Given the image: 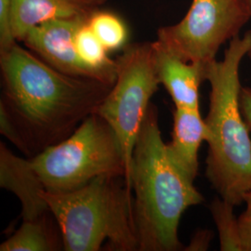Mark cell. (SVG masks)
Returning a JSON list of instances; mask_svg holds the SVG:
<instances>
[{
  "mask_svg": "<svg viewBox=\"0 0 251 251\" xmlns=\"http://www.w3.org/2000/svg\"><path fill=\"white\" fill-rule=\"evenodd\" d=\"M0 132L18 150L28 157L26 144L17 126L14 124V122L9 117L8 111L2 103H0Z\"/></svg>",
  "mask_w": 251,
  "mask_h": 251,
  "instance_id": "e0dca14e",
  "label": "cell"
},
{
  "mask_svg": "<svg viewBox=\"0 0 251 251\" xmlns=\"http://www.w3.org/2000/svg\"><path fill=\"white\" fill-rule=\"evenodd\" d=\"M251 18L243 0H193L178 24L157 31L156 41L185 62L207 66Z\"/></svg>",
  "mask_w": 251,
  "mask_h": 251,
  "instance_id": "52a82bcc",
  "label": "cell"
},
{
  "mask_svg": "<svg viewBox=\"0 0 251 251\" xmlns=\"http://www.w3.org/2000/svg\"><path fill=\"white\" fill-rule=\"evenodd\" d=\"M106 0H11L13 35L23 41L34 27L55 19H89Z\"/></svg>",
  "mask_w": 251,
  "mask_h": 251,
  "instance_id": "8fae6325",
  "label": "cell"
},
{
  "mask_svg": "<svg viewBox=\"0 0 251 251\" xmlns=\"http://www.w3.org/2000/svg\"><path fill=\"white\" fill-rule=\"evenodd\" d=\"M117 79L95 114L114 130L125 164V181L132 192L131 162L135 144L160 85L154 65L152 43L126 46L117 60Z\"/></svg>",
  "mask_w": 251,
  "mask_h": 251,
  "instance_id": "8992f818",
  "label": "cell"
},
{
  "mask_svg": "<svg viewBox=\"0 0 251 251\" xmlns=\"http://www.w3.org/2000/svg\"><path fill=\"white\" fill-rule=\"evenodd\" d=\"M158 109L151 103L138 135L131 162L138 251L184 250L178 235L181 216L204 198L194 181L171 161L162 139Z\"/></svg>",
  "mask_w": 251,
  "mask_h": 251,
  "instance_id": "7a4b0ae2",
  "label": "cell"
},
{
  "mask_svg": "<svg viewBox=\"0 0 251 251\" xmlns=\"http://www.w3.org/2000/svg\"><path fill=\"white\" fill-rule=\"evenodd\" d=\"M248 57H249V58H250V59H251V51H250V52H249V54H248Z\"/></svg>",
  "mask_w": 251,
  "mask_h": 251,
  "instance_id": "603a6c76",
  "label": "cell"
},
{
  "mask_svg": "<svg viewBox=\"0 0 251 251\" xmlns=\"http://www.w3.org/2000/svg\"><path fill=\"white\" fill-rule=\"evenodd\" d=\"M244 2H245V4L247 5V7H248V9L249 10L251 11V0H243Z\"/></svg>",
  "mask_w": 251,
  "mask_h": 251,
  "instance_id": "7402d4cb",
  "label": "cell"
},
{
  "mask_svg": "<svg viewBox=\"0 0 251 251\" xmlns=\"http://www.w3.org/2000/svg\"><path fill=\"white\" fill-rule=\"evenodd\" d=\"M234 205L219 197L210 203L209 210L215 223L222 251H242L238 218L233 212Z\"/></svg>",
  "mask_w": 251,
  "mask_h": 251,
  "instance_id": "9a60e30c",
  "label": "cell"
},
{
  "mask_svg": "<svg viewBox=\"0 0 251 251\" xmlns=\"http://www.w3.org/2000/svg\"><path fill=\"white\" fill-rule=\"evenodd\" d=\"M88 20L55 19L48 21L32 28L22 42L29 50L60 72L73 76L96 79L110 85L100 73L83 63L76 52L75 32Z\"/></svg>",
  "mask_w": 251,
  "mask_h": 251,
  "instance_id": "ba28073f",
  "label": "cell"
},
{
  "mask_svg": "<svg viewBox=\"0 0 251 251\" xmlns=\"http://www.w3.org/2000/svg\"><path fill=\"white\" fill-rule=\"evenodd\" d=\"M30 160L46 191L51 193L71 192L100 176L125 179V164L117 136L95 113L63 142Z\"/></svg>",
  "mask_w": 251,
  "mask_h": 251,
  "instance_id": "5b68a950",
  "label": "cell"
},
{
  "mask_svg": "<svg viewBox=\"0 0 251 251\" xmlns=\"http://www.w3.org/2000/svg\"><path fill=\"white\" fill-rule=\"evenodd\" d=\"M64 251L59 225L50 211L34 220L23 221L18 230L0 245L1 251Z\"/></svg>",
  "mask_w": 251,
  "mask_h": 251,
  "instance_id": "4fadbf2b",
  "label": "cell"
},
{
  "mask_svg": "<svg viewBox=\"0 0 251 251\" xmlns=\"http://www.w3.org/2000/svg\"><path fill=\"white\" fill-rule=\"evenodd\" d=\"M251 50V30L234 36L224 59L206 66L210 94L205 118L208 128L206 177L218 195L235 206L242 204L251 189V131L239 102V68Z\"/></svg>",
  "mask_w": 251,
  "mask_h": 251,
  "instance_id": "3957f363",
  "label": "cell"
},
{
  "mask_svg": "<svg viewBox=\"0 0 251 251\" xmlns=\"http://www.w3.org/2000/svg\"><path fill=\"white\" fill-rule=\"evenodd\" d=\"M246 209L238 217L242 251H251V189L245 195Z\"/></svg>",
  "mask_w": 251,
  "mask_h": 251,
  "instance_id": "d6986e66",
  "label": "cell"
},
{
  "mask_svg": "<svg viewBox=\"0 0 251 251\" xmlns=\"http://www.w3.org/2000/svg\"><path fill=\"white\" fill-rule=\"evenodd\" d=\"M88 24L108 51L125 47L127 29L124 22L116 14L98 9L91 14Z\"/></svg>",
  "mask_w": 251,
  "mask_h": 251,
  "instance_id": "2e32d148",
  "label": "cell"
},
{
  "mask_svg": "<svg viewBox=\"0 0 251 251\" xmlns=\"http://www.w3.org/2000/svg\"><path fill=\"white\" fill-rule=\"evenodd\" d=\"M207 137L208 128L200 109L174 108L172 139L166 149L173 164L192 181L198 175L199 150Z\"/></svg>",
  "mask_w": 251,
  "mask_h": 251,
  "instance_id": "7c38bea8",
  "label": "cell"
},
{
  "mask_svg": "<svg viewBox=\"0 0 251 251\" xmlns=\"http://www.w3.org/2000/svg\"><path fill=\"white\" fill-rule=\"evenodd\" d=\"M65 251H138L133 195L118 176H100L66 193H42Z\"/></svg>",
  "mask_w": 251,
  "mask_h": 251,
  "instance_id": "277c9868",
  "label": "cell"
},
{
  "mask_svg": "<svg viewBox=\"0 0 251 251\" xmlns=\"http://www.w3.org/2000/svg\"><path fill=\"white\" fill-rule=\"evenodd\" d=\"M240 109L245 122L251 132V88L242 87L239 95Z\"/></svg>",
  "mask_w": 251,
  "mask_h": 251,
  "instance_id": "ffe728a7",
  "label": "cell"
},
{
  "mask_svg": "<svg viewBox=\"0 0 251 251\" xmlns=\"http://www.w3.org/2000/svg\"><path fill=\"white\" fill-rule=\"evenodd\" d=\"M3 96L31 158L63 142L94 114L113 86L56 70L16 42L0 50Z\"/></svg>",
  "mask_w": 251,
  "mask_h": 251,
  "instance_id": "6da1fadb",
  "label": "cell"
},
{
  "mask_svg": "<svg viewBox=\"0 0 251 251\" xmlns=\"http://www.w3.org/2000/svg\"><path fill=\"white\" fill-rule=\"evenodd\" d=\"M18 42L12 29L11 0H0V50Z\"/></svg>",
  "mask_w": 251,
  "mask_h": 251,
  "instance_id": "ac0fdd59",
  "label": "cell"
},
{
  "mask_svg": "<svg viewBox=\"0 0 251 251\" xmlns=\"http://www.w3.org/2000/svg\"><path fill=\"white\" fill-rule=\"evenodd\" d=\"M0 186L19 198L23 221L34 220L50 211L42 196L45 187L30 158L16 155L3 143L0 144Z\"/></svg>",
  "mask_w": 251,
  "mask_h": 251,
  "instance_id": "30bf717a",
  "label": "cell"
},
{
  "mask_svg": "<svg viewBox=\"0 0 251 251\" xmlns=\"http://www.w3.org/2000/svg\"><path fill=\"white\" fill-rule=\"evenodd\" d=\"M152 43L158 80L171 95L175 107L199 109V89L206 81V66L181 60L156 40Z\"/></svg>",
  "mask_w": 251,
  "mask_h": 251,
  "instance_id": "9c48e42d",
  "label": "cell"
},
{
  "mask_svg": "<svg viewBox=\"0 0 251 251\" xmlns=\"http://www.w3.org/2000/svg\"><path fill=\"white\" fill-rule=\"evenodd\" d=\"M76 52L83 63L100 73L110 85L117 79V61L108 56V50L91 30L88 21L77 28L75 35Z\"/></svg>",
  "mask_w": 251,
  "mask_h": 251,
  "instance_id": "5bb4252c",
  "label": "cell"
},
{
  "mask_svg": "<svg viewBox=\"0 0 251 251\" xmlns=\"http://www.w3.org/2000/svg\"><path fill=\"white\" fill-rule=\"evenodd\" d=\"M212 233L209 231H199L193 237L192 243L186 251H206L211 240Z\"/></svg>",
  "mask_w": 251,
  "mask_h": 251,
  "instance_id": "44dd1931",
  "label": "cell"
}]
</instances>
